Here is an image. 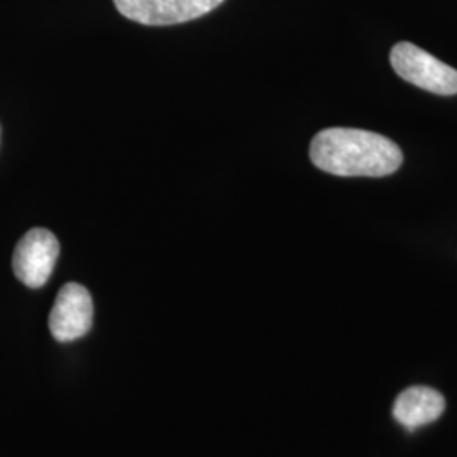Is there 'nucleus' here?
Returning a JSON list of instances; mask_svg holds the SVG:
<instances>
[{
    "label": "nucleus",
    "mask_w": 457,
    "mask_h": 457,
    "mask_svg": "<svg viewBox=\"0 0 457 457\" xmlns=\"http://www.w3.org/2000/svg\"><path fill=\"white\" fill-rule=\"evenodd\" d=\"M94 320V302L88 290L79 283H66L58 292L49 313V330L60 343L83 337Z\"/></svg>",
    "instance_id": "39448f33"
},
{
    "label": "nucleus",
    "mask_w": 457,
    "mask_h": 457,
    "mask_svg": "<svg viewBox=\"0 0 457 457\" xmlns=\"http://www.w3.org/2000/svg\"><path fill=\"white\" fill-rule=\"evenodd\" d=\"M224 0H114L117 11L145 26H173L205 16Z\"/></svg>",
    "instance_id": "20e7f679"
},
{
    "label": "nucleus",
    "mask_w": 457,
    "mask_h": 457,
    "mask_svg": "<svg viewBox=\"0 0 457 457\" xmlns=\"http://www.w3.org/2000/svg\"><path fill=\"white\" fill-rule=\"evenodd\" d=\"M311 160L336 177H386L402 166L403 154L396 143L381 134L330 128L313 137Z\"/></svg>",
    "instance_id": "f257e3e1"
},
{
    "label": "nucleus",
    "mask_w": 457,
    "mask_h": 457,
    "mask_svg": "<svg viewBox=\"0 0 457 457\" xmlns=\"http://www.w3.org/2000/svg\"><path fill=\"white\" fill-rule=\"evenodd\" d=\"M60 256V243L48 228H36L17 243L12 268L17 279L29 288H41L48 281Z\"/></svg>",
    "instance_id": "7ed1b4c3"
},
{
    "label": "nucleus",
    "mask_w": 457,
    "mask_h": 457,
    "mask_svg": "<svg viewBox=\"0 0 457 457\" xmlns=\"http://www.w3.org/2000/svg\"><path fill=\"white\" fill-rule=\"evenodd\" d=\"M445 410L441 393L428 386H410L398 395L393 405V417L409 430L436 422Z\"/></svg>",
    "instance_id": "423d86ee"
},
{
    "label": "nucleus",
    "mask_w": 457,
    "mask_h": 457,
    "mask_svg": "<svg viewBox=\"0 0 457 457\" xmlns=\"http://www.w3.org/2000/svg\"><path fill=\"white\" fill-rule=\"evenodd\" d=\"M390 62L405 82L437 96L457 94V70L411 43L395 45Z\"/></svg>",
    "instance_id": "f03ea898"
}]
</instances>
